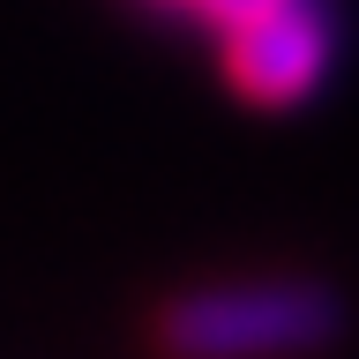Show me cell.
Returning <instances> with one entry per match:
<instances>
[{"instance_id": "6da1fadb", "label": "cell", "mask_w": 359, "mask_h": 359, "mask_svg": "<svg viewBox=\"0 0 359 359\" xmlns=\"http://www.w3.org/2000/svg\"><path fill=\"white\" fill-rule=\"evenodd\" d=\"M157 359H314L344 337V299L322 277H224L157 307Z\"/></svg>"}, {"instance_id": "7a4b0ae2", "label": "cell", "mask_w": 359, "mask_h": 359, "mask_svg": "<svg viewBox=\"0 0 359 359\" xmlns=\"http://www.w3.org/2000/svg\"><path fill=\"white\" fill-rule=\"evenodd\" d=\"M217 60H224V83L247 105H262V112L307 105L337 60V22L322 0H285V8H269L255 22L217 30Z\"/></svg>"}, {"instance_id": "3957f363", "label": "cell", "mask_w": 359, "mask_h": 359, "mask_svg": "<svg viewBox=\"0 0 359 359\" xmlns=\"http://www.w3.org/2000/svg\"><path fill=\"white\" fill-rule=\"evenodd\" d=\"M157 8H180V15H202L210 0H157Z\"/></svg>"}]
</instances>
